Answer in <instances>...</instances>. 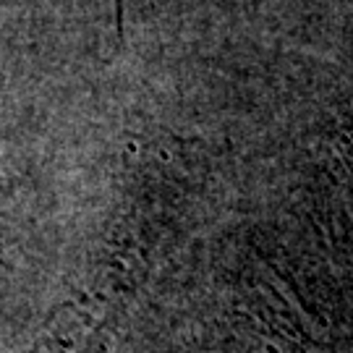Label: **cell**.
<instances>
[{"label":"cell","instance_id":"obj_1","mask_svg":"<svg viewBox=\"0 0 353 353\" xmlns=\"http://www.w3.org/2000/svg\"><path fill=\"white\" fill-rule=\"evenodd\" d=\"M115 21H118V34L123 37V0H115Z\"/></svg>","mask_w":353,"mask_h":353}]
</instances>
